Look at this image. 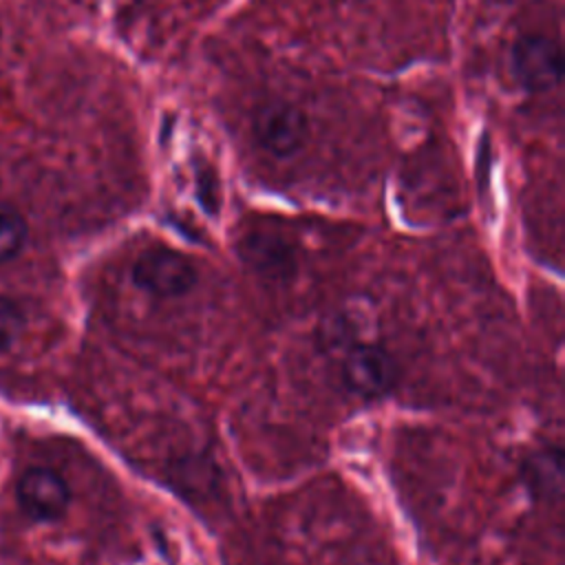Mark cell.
Listing matches in <instances>:
<instances>
[{
	"mask_svg": "<svg viewBox=\"0 0 565 565\" xmlns=\"http://www.w3.org/2000/svg\"><path fill=\"white\" fill-rule=\"evenodd\" d=\"M340 380L351 395L377 399L395 388L397 362L382 344L355 340L342 353Z\"/></svg>",
	"mask_w": 565,
	"mask_h": 565,
	"instance_id": "cell-1",
	"label": "cell"
},
{
	"mask_svg": "<svg viewBox=\"0 0 565 565\" xmlns=\"http://www.w3.org/2000/svg\"><path fill=\"white\" fill-rule=\"evenodd\" d=\"M252 135L258 148L269 157L289 159L298 154L309 139V117L300 106L287 99H269L254 113Z\"/></svg>",
	"mask_w": 565,
	"mask_h": 565,
	"instance_id": "cell-2",
	"label": "cell"
},
{
	"mask_svg": "<svg viewBox=\"0 0 565 565\" xmlns=\"http://www.w3.org/2000/svg\"><path fill=\"white\" fill-rule=\"evenodd\" d=\"M510 75L527 93H547L563 75V53L554 38L543 33L521 35L510 49Z\"/></svg>",
	"mask_w": 565,
	"mask_h": 565,
	"instance_id": "cell-3",
	"label": "cell"
},
{
	"mask_svg": "<svg viewBox=\"0 0 565 565\" xmlns=\"http://www.w3.org/2000/svg\"><path fill=\"white\" fill-rule=\"evenodd\" d=\"M132 282L146 294L159 298H174L188 294L196 285L194 263L170 247H148L132 263Z\"/></svg>",
	"mask_w": 565,
	"mask_h": 565,
	"instance_id": "cell-4",
	"label": "cell"
},
{
	"mask_svg": "<svg viewBox=\"0 0 565 565\" xmlns=\"http://www.w3.org/2000/svg\"><path fill=\"white\" fill-rule=\"evenodd\" d=\"M15 499L31 521L57 523L68 512L73 494L60 472L46 466H31L15 483Z\"/></svg>",
	"mask_w": 565,
	"mask_h": 565,
	"instance_id": "cell-5",
	"label": "cell"
},
{
	"mask_svg": "<svg viewBox=\"0 0 565 565\" xmlns=\"http://www.w3.org/2000/svg\"><path fill=\"white\" fill-rule=\"evenodd\" d=\"M241 258L256 271L267 276H285L294 269V252L278 236L269 232L245 234L238 245Z\"/></svg>",
	"mask_w": 565,
	"mask_h": 565,
	"instance_id": "cell-6",
	"label": "cell"
},
{
	"mask_svg": "<svg viewBox=\"0 0 565 565\" xmlns=\"http://www.w3.org/2000/svg\"><path fill=\"white\" fill-rule=\"evenodd\" d=\"M26 238L29 225L22 212L11 203L0 201V265L13 260L24 249Z\"/></svg>",
	"mask_w": 565,
	"mask_h": 565,
	"instance_id": "cell-7",
	"label": "cell"
},
{
	"mask_svg": "<svg viewBox=\"0 0 565 565\" xmlns=\"http://www.w3.org/2000/svg\"><path fill=\"white\" fill-rule=\"evenodd\" d=\"M523 472L527 477V486L539 488L543 492L554 488V492H558L561 490V452L547 450L536 457H530L527 463L523 466Z\"/></svg>",
	"mask_w": 565,
	"mask_h": 565,
	"instance_id": "cell-8",
	"label": "cell"
},
{
	"mask_svg": "<svg viewBox=\"0 0 565 565\" xmlns=\"http://www.w3.org/2000/svg\"><path fill=\"white\" fill-rule=\"evenodd\" d=\"M24 329V313L20 305L0 294V353H7L15 347Z\"/></svg>",
	"mask_w": 565,
	"mask_h": 565,
	"instance_id": "cell-9",
	"label": "cell"
},
{
	"mask_svg": "<svg viewBox=\"0 0 565 565\" xmlns=\"http://www.w3.org/2000/svg\"><path fill=\"white\" fill-rule=\"evenodd\" d=\"M196 192L201 203L205 205L207 212H216L218 207V181L216 174L207 170H196Z\"/></svg>",
	"mask_w": 565,
	"mask_h": 565,
	"instance_id": "cell-10",
	"label": "cell"
}]
</instances>
